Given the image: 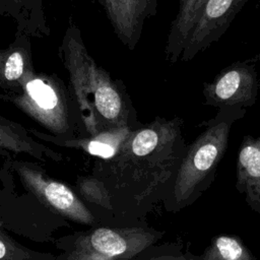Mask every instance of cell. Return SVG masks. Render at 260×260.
I'll list each match as a JSON object with an SVG mask.
<instances>
[{
    "label": "cell",
    "instance_id": "obj_1",
    "mask_svg": "<svg viewBox=\"0 0 260 260\" xmlns=\"http://www.w3.org/2000/svg\"><path fill=\"white\" fill-rule=\"evenodd\" d=\"M180 117H155L132 130L111 158L96 159L91 175L106 186L121 225L146 221L168 195L188 144Z\"/></svg>",
    "mask_w": 260,
    "mask_h": 260
},
{
    "label": "cell",
    "instance_id": "obj_2",
    "mask_svg": "<svg viewBox=\"0 0 260 260\" xmlns=\"http://www.w3.org/2000/svg\"><path fill=\"white\" fill-rule=\"evenodd\" d=\"M58 56L68 74L69 91L78 109L84 135L142 125L124 84L96 63L73 21L65 30Z\"/></svg>",
    "mask_w": 260,
    "mask_h": 260
},
{
    "label": "cell",
    "instance_id": "obj_3",
    "mask_svg": "<svg viewBox=\"0 0 260 260\" xmlns=\"http://www.w3.org/2000/svg\"><path fill=\"white\" fill-rule=\"evenodd\" d=\"M246 109H220L204 124V130L188 144L174 183L162 201L168 212L192 205L213 183L217 167L228 148L231 129Z\"/></svg>",
    "mask_w": 260,
    "mask_h": 260
},
{
    "label": "cell",
    "instance_id": "obj_4",
    "mask_svg": "<svg viewBox=\"0 0 260 260\" xmlns=\"http://www.w3.org/2000/svg\"><path fill=\"white\" fill-rule=\"evenodd\" d=\"M0 99L15 106L56 136L82 135L80 116L74 100L56 74L29 71L16 91L2 92Z\"/></svg>",
    "mask_w": 260,
    "mask_h": 260
},
{
    "label": "cell",
    "instance_id": "obj_5",
    "mask_svg": "<svg viewBox=\"0 0 260 260\" xmlns=\"http://www.w3.org/2000/svg\"><path fill=\"white\" fill-rule=\"evenodd\" d=\"M0 186V221L6 231H11L38 243H53L62 229L71 228L70 222L47 208L31 192L18 191L15 175L8 162Z\"/></svg>",
    "mask_w": 260,
    "mask_h": 260
},
{
    "label": "cell",
    "instance_id": "obj_6",
    "mask_svg": "<svg viewBox=\"0 0 260 260\" xmlns=\"http://www.w3.org/2000/svg\"><path fill=\"white\" fill-rule=\"evenodd\" d=\"M164 235L165 231L149 225L147 221L131 225L100 224L59 237L54 245L62 252L84 249L120 260H133L143 250L156 244Z\"/></svg>",
    "mask_w": 260,
    "mask_h": 260
},
{
    "label": "cell",
    "instance_id": "obj_7",
    "mask_svg": "<svg viewBox=\"0 0 260 260\" xmlns=\"http://www.w3.org/2000/svg\"><path fill=\"white\" fill-rule=\"evenodd\" d=\"M5 159L20 185L53 213L89 228L100 225L99 219L77 193L63 182L50 177L38 162L15 157Z\"/></svg>",
    "mask_w": 260,
    "mask_h": 260
},
{
    "label": "cell",
    "instance_id": "obj_8",
    "mask_svg": "<svg viewBox=\"0 0 260 260\" xmlns=\"http://www.w3.org/2000/svg\"><path fill=\"white\" fill-rule=\"evenodd\" d=\"M259 82L254 65L236 62L203 84L204 105L220 109H246L255 104Z\"/></svg>",
    "mask_w": 260,
    "mask_h": 260
},
{
    "label": "cell",
    "instance_id": "obj_9",
    "mask_svg": "<svg viewBox=\"0 0 260 260\" xmlns=\"http://www.w3.org/2000/svg\"><path fill=\"white\" fill-rule=\"evenodd\" d=\"M249 0H207L186 42L180 61H191L217 42Z\"/></svg>",
    "mask_w": 260,
    "mask_h": 260
},
{
    "label": "cell",
    "instance_id": "obj_10",
    "mask_svg": "<svg viewBox=\"0 0 260 260\" xmlns=\"http://www.w3.org/2000/svg\"><path fill=\"white\" fill-rule=\"evenodd\" d=\"M135 128L122 127L100 132L94 135L56 136L50 133L30 128L29 133L41 142L51 143L59 147L72 148L96 157V159H108L113 157L121 148Z\"/></svg>",
    "mask_w": 260,
    "mask_h": 260
},
{
    "label": "cell",
    "instance_id": "obj_11",
    "mask_svg": "<svg viewBox=\"0 0 260 260\" xmlns=\"http://www.w3.org/2000/svg\"><path fill=\"white\" fill-rule=\"evenodd\" d=\"M0 155L13 158L27 155L36 160L61 162L63 155L36 139L21 124L0 116Z\"/></svg>",
    "mask_w": 260,
    "mask_h": 260
},
{
    "label": "cell",
    "instance_id": "obj_12",
    "mask_svg": "<svg viewBox=\"0 0 260 260\" xmlns=\"http://www.w3.org/2000/svg\"><path fill=\"white\" fill-rule=\"evenodd\" d=\"M236 189L248 206L260 215V134L241 141L236 164Z\"/></svg>",
    "mask_w": 260,
    "mask_h": 260
},
{
    "label": "cell",
    "instance_id": "obj_13",
    "mask_svg": "<svg viewBox=\"0 0 260 260\" xmlns=\"http://www.w3.org/2000/svg\"><path fill=\"white\" fill-rule=\"evenodd\" d=\"M34 69L29 36L16 32L13 42L0 49V89L13 92L19 87L24 76Z\"/></svg>",
    "mask_w": 260,
    "mask_h": 260
},
{
    "label": "cell",
    "instance_id": "obj_14",
    "mask_svg": "<svg viewBox=\"0 0 260 260\" xmlns=\"http://www.w3.org/2000/svg\"><path fill=\"white\" fill-rule=\"evenodd\" d=\"M206 2L207 0H179L178 11L171 23L165 48L166 60L170 63L180 61L190 32Z\"/></svg>",
    "mask_w": 260,
    "mask_h": 260
},
{
    "label": "cell",
    "instance_id": "obj_15",
    "mask_svg": "<svg viewBox=\"0 0 260 260\" xmlns=\"http://www.w3.org/2000/svg\"><path fill=\"white\" fill-rule=\"evenodd\" d=\"M77 195L91 209L103 225H121L115 216L111 196L104 183L93 175L79 176L76 179Z\"/></svg>",
    "mask_w": 260,
    "mask_h": 260
},
{
    "label": "cell",
    "instance_id": "obj_16",
    "mask_svg": "<svg viewBox=\"0 0 260 260\" xmlns=\"http://www.w3.org/2000/svg\"><path fill=\"white\" fill-rule=\"evenodd\" d=\"M197 260H257L245 243L236 235H218Z\"/></svg>",
    "mask_w": 260,
    "mask_h": 260
},
{
    "label": "cell",
    "instance_id": "obj_17",
    "mask_svg": "<svg viewBox=\"0 0 260 260\" xmlns=\"http://www.w3.org/2000/svg\"><path fill=\"white\" fill-rule=\"evenodd\" d=\"M17 32L29 37H46L50 34L45 15V0H24Z\"/></svg>",
    "mask_w": 260,
    "mask_h": 260
},
{
    "label": "cell",
    "instance_id": "obj_18",
    "mask_svg": "<svg viewBox=\"0 0 260 260\" xmlns=\"http://www.w3.org/2000/svg\"><path fill=\"white\" fill-rule=\"evenodd\" d=\"M50 252L36 251L17 242L0 221V260H55Z\"/></svg>",
    "mask_w": 260,
    "mask_h": 260
},
{
    "label": "cell",
    "instance_id": "obj_19",
    "mask_svg": "<svg viewBox=\"0 0 260 260\" xmlns=\"http://www.w3.org/2000/svg\"><path fill=\"white\" fill-rule=\"evenodd\" d=\"M107 16L119 40L130 50L135 47L132 42L126 0H101Z\"/></svg>",
    "mask_w": 260,
    "mask_h": 260
},
{
    "label": "cell",
    "instance_id": "obj_20",
    "mask_svg": "<svg viewBox=\"0 0 260 260\" xmlns=\"http://www.w3.org/2000/svg\"><path fill=\"white\" fill-rule=\"evenodd\" d=\"M126 2L131 38L135 47L141 37L145 20L155 15L158 0H126Z\"/></svg>",
    "mask_w": 260,
    "mask_h": 260
},
{
    "label": "cell",
    "instance_id": "obj_21",
    "mask_svg": "<svg viewBox=\"0 0 260 260\" xmlns=\"http://www.w3.org/2000/svg\"><path fill=\"white\" fill-rule=\"evenodd\" d=\"M133 260H197V258L191 251H183L181 243H156L143 250Z\"/></svg>",
    "mask_w": 260,
    "mask_h": 260
},
{
    "label": "cell",
    "instance_id": "obj_22",
    "mask_svg": "<svg viewBox=\"0 0 260 260\" xmlns=\"http://www.w3.org/2000/svg\"><path fill=\"white\" fill-rule=\"evenodd\" d=\"M55 260H120L105 254L84 250V249H73L69 251L62 252L59 255H56Z\"/></svg>",
    "mask_w": 260,
    "mask_h": 260
},
{
    "label": "cell",
    "instance_id": "obj_23",
    "mask_svg": "<svg viewBox=\"0 0 260 260\" xmlns=\"http://www.w3.org/2000/svg\"><path fill=\"white\" fill-rule=\"evenodd\" d=\"M3 1L6 5L8 15L12 16L17 21V24H18L21 20L24 0H3Z\"/></svg>",
    "mask_w": 260,
    "mask_h": 260
},
{
    "label": "cell",
    "instance_id": "obj_24",
    "mask_svg": "<svg viewBox=\"0 0 260 260\" xmlns=\"http://www.w3.org/2000/svg\"><path fill=\"white\" fill-rule=\"evenodd\" d=\"M0 13H3V14H8L7 12V8H6V5L4 3L3 0H0Z\"/></svg>",
    "mask_w": 260,
    "mask_h": 260
},
{
    "label": "cell",
    "instance_id": "obj_25",
    "mask_svg": "<svg viewBox=\"0 0 260 260\" xmlns=\"http://www.w3.org/2000/svg\"><path fill=\"white\" fill-rule=\"evenodd\" d=\"M4 170H5L4 164L0 162V186H1V180H2V177H3V174H4Z\"/></svg>",
    "mask_w": 260,
    "mask_h": 260
}]
</instances>
